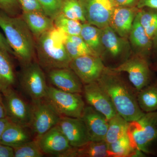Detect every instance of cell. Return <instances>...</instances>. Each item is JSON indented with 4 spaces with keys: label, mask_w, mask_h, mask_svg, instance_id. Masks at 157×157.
Instances as JSON below:
<instances>
[{
    "label": "cell",
    "mask_w": 157,
    "mask_h": 157,
    "mask_svg": "<svg viewBox=\"0 0 157 157\" xmlns=\"http://www.w3.org/2000/svg\"><path fill=\"white\" fill-rule=\"evenodd\" d=\"M121 73L105 67L97 82L109 96L118 114L130 122L138 119L145 113L138 105L137 90Z\"/></svg>",
    "instance_id": "cell-1"
},
{
    "label": "cell",
    "mask_w": 157,
    "mask_h": 157,
    "mask_svg": "<svg viewBox=\"0 0 157 157\" xmlns=\"http://www.w3.org/2000/svg\"><path fill=\"white\" fill-rule=\"evenodd\" d=\"M0 28L22 66L34 60L36 41L21 15L11 16L0 10Z\"/></svg>",
    "instance_id": "cell-2"
},
{
    "label": "cell",
    "mask_w": 157,
    "mask_h": 157,
    "mask_svg": "<svg viewBox=\"0 0 157 157\" xmlns=\"http://www.w3.org/2000/svg\"><path fill=\"white\" fill-rule=\"evenodd\" d=\"M67 36L54 26L36 39L37 62L44 71L70 67L72 59L65 46Z\"/></svg>",
    "instance_id": "cell-3"
},
{
    "label": "cell",
    "mask_w": 157,
    "mask_h": 157,
    "mask_svg": "<svg viewBox=\"0 0 157 157\" xmlns=\"http://www.w3.org/2000/svg\"><path fill=\"white\" fill-rule=\"evenodd\" d=\"M127 135L135 149L144 155L157 156V110L145 113L129 122Z\"/></svg>",
    "instance_id": "cell-4"
},
{
    "label": "cell",
    "mask_w": 157,
    "mask_h": 157,
    "mask_svg": "<svg viewBox=\"0 0 157 157\" xmlns=\"http://www.w3.org/2000/svg\"><path fill=\"white\" fill-rule=\"evenodd\" d=\"M101 32L104 49L101 59L107 67H117L133 54L128 39L119 36L109 25Z\"/></svg>",
    "instance_id": "cell-5"
},
{
    "label": "cell",
    "mask_w": 157,
    "mask_h": 157,
    "mask_svg": "<svg viewBox=\"0 0 157 157\" xmlns=\"http://www.w3.org/2000/svg\"><path fill=\"white\" fill-rule=\"evenodd\" d=\"M20 84L32 102L45 99L48 86L44 70L36 61L22 66L20 75Z\"/></svg>",
    "instance_id": "cell-6"
},
{
    "label": "cell",
    "mask_w": 157,
    "mask_h": 157,
    "mask_svg": "<svg viewBox=\"0 0 157 157\" xmlns=\"http://www.w3.org/2000/svg\"><path fill=\"white\" fill-rule=\"evenodd\" d=\"M61 117L81 118L86 105L81 94L48 86L45 98Z\"/></svg>",
    "instance_id": "cell-7"
},
{
    "label": "cell",
    "mask_w": 157,
    "mask_h": 157,
    "mask_svg": "<svg viewBox=\"0 0 157 157\" xmlns=\"http://www.w3.org/2000/svg\"><path fill=\"white\" fill-rule=\"evenodd\" d=\"M29 128L38 138L58 124L61 116L45 99L32 102Z\"/></svg>",
    "instance_id": "cell-8"
},
{
    "label": "cell",
    "mask_w": 157,
    "mask_h": 157,
    "mask_svg": "<svg viewBox=\"0 0 157 157\" xmlns=\"http://www.w3.org/2000/svg\"><path fill=\"white\" fill-rule=\"evenodd\" d=\"M110 69L116 72L126 73L130 82L137 91L152 81L149 59L139 55L132 54L126 61L117 67Z\"/></svg>",
    "instance_id": "cell-9"
},
{
    "label": "cell",
    "mask_w": 157,
    "mask_h": 157,
    "mask_svg": "<svg viewBox=\"0 0 157 157\" xmlns=\"http://www.w3.org/2000/svg\"><path fill=\"white\" fill-rule=\"evenodd\" d=\"M35 139L44 155L59 157H75L76 147L70 145L57 125Z\"/></svg>",
    "instance_id": "cell-10"
},
{
    "label": "cell",
    "mask_w": 157,
    "mask_h": 157,
    "mask_svg": "<svg viewBox=\"0 0 157 157\" xmlns=\"http://www.w3.org/2000/svg\"><path fill=\"white\" fill-rule=\"evenodd\" d=\"M105 67L101 57L91 55L72 59L70 65L83 85L98 81Z\"/></svg>",
    "instance_id": "cell-11"
},
{
    "label": "cell",
    "mask_w": 157,
    "mask_h": 157,
    "mask_svg": "<svg viewBox=\"0 0 157 157\" xmlns=\"http://www.w3.org/2000/svg\"><path fill=\"white\" fill-rule=\"evenodd\" d=\"M86 22L103 29L109 25L114 6L111 0H78Z\"/></svg>",
    "instance_id": "cell-12"
},
{
    "label": "cell",
    "mask_w": 157,
    "mask_h": 157,
    "mask_svg": "<svg viewBox=\"0 0 157 157\" xmlns=\"http://www.w3.org/2000/svg\"><path fill=\"white\" fill-rule=\"evenodd\" d=\"M2 93L7 117L13 122L29 128L31 115V104H28L12 87L4 90Z\"/></svg>",
    "instance_id": "cell-13"
},
{
    "label": "cell",
    "mask_w": 157,
    "mask_h": 157,
    "mask_svg": "<svg viewBox=\"0 0 157 157\" xmlns=\"http://www.w3.org/2000/svg\"><path fill=\"white\" fill-rule=\"evenodd\" d=\"M82 93L88 105L105 116L108 121L117 113L109 96L98 82L83 85Z\"/></svg>",
    "instance_id": "cell-14"
},
{
    "label": "cell",
    "mask_w": 157,
    "mask_h": 157,
    "mask_svg": "<svg viewBox=\"0 0 157 157\" xmlns=\"http://www.w3.org/2000/svg\"><path fill=\"white\" fill-rule=\"evenodd\" d=\"M57 125L73 147H80L91 140L87 128L81 118L61 117Z\"/></svg>",
    "instance_id": "cell-15"
},
{
    "label": "cell",
    "mask_w": 157,
    "mask_h": 157,
    "mask_svg": "<svg viewBox=\"0 0 157 157\" xmlns=\"http://www.w3.org/2000/svg\"><path fill=\"white\" fill-rule=\"evenodd\" d=\"M47 76L54 87L68 92L82 93L83 84L70 67L51 70L47 72Z\"/></svg>",
    "instance_id": "cell-16"
},
{
    "label": "cell",
    "mask_w": 157,
    "mask_h": 157,
    "mask_svg": "<svg viewBox=\"0 0 157 157\" xmlns=\"http://www.w3.org/2000/svg\"><path fill=\"white\" fill-rule=\"evenodd\" d=\"M81 119L84 122L91 140H104L108 127V120L105 116L90 105L86 106Z\"/></svg>",
    "instance_id": "cell-17"
},
{
    "label": "cell",
    "mask_w": 157,
    "mask_h": 157,
    "mask_svg": "<svg viewBox=\"0 0 157 157\" xmlns=\"http://www.w3.org/2000/svg\"><path fill=\"white\" fill-rule=\"evenodd\" d=\"M139 10L135 6L114 7L109 21V26L119 36L128 39Z\"/></svg>",
    "instance_id": "cell-18"
},
{
    "label": "cell",
    "mask_w": 157,
    "mask_h": 157,
    "mask_svg": "<svg viewBox=\"0 0 157 157\" xmlns=\"http://www.w3.org/2000/svg\"><path fill=\"white\" fill-rule=\"evenodd\" d=\"M128 39L133 54L149 59L152 52V41L140 24L138 13L134 20Z\"/></svg>",
    "instance_id": "cell-19"
},
{
    "label": "cell",
    "mask_w": 157,
    "mask_h": 157,
    "mask_svg": "<svg viewBox=\"0 0 157 157\" xmlns=\"http://www.w3.org/2000/svg\"><path fill=\"white\" fill-rule=\"evenodd\" d=\"M28 127L11 121L0 139V143L14 147L34 139Z\"/></svg>",
    "instance_id": "cell-20"
},
{
    "label": "cell",
    "mask_w": 157,
    "mask_h": 157,
    "mask_svg": "<svg viewBox=\"0 0 157 157\" xmlns=\"http://www.w3.org/2000/svg\"><path fill=\"white\" fill-rule=\"evenodd\" d=\"M21 16L36 39L54 27L53 20L44 12L22 11Z\"/></svg>",
    "instance_id": "cell-21"
},
{
    "label": "cell",
    "mask_w": 157,
    "mask_h": 157,
    "mask_svg": "<svg viewBox=\"0 0 157 157\" xmlns=\"http://www.w3.org/2000/svg\"><path fill=\"white\" fill-rule=\"evenodd\" d=\"M80 36L94 54L101 58L104 51L101 29L87 22L83 23Z\"/></svg>",
    "instance_id": "cell-22"
},
{
    "label": "cell",
    "mask_w": 157,
    "mask_h": 157,
    "mask_svg": "<svg viewBox=\"0 0 157 157\" xmlns=\"http://www.w3.org/2000/svg\"><path fill=\"white\" fill-rule=\"evenodd\" d=\"M137 101L144 113L157 110V79L152 80L146 86L137 92Z\"/></svg>",
    "instance_id": "cell-23"
},
{
    "label": "cell",
    "mask_w": 157,
    "mask_h": 157,
    "mask_svg": "<svg viewBox=\"0 0 157 157\" xmlns=\"http://www.w3.org/2000/svg\"><path fill=\"white\" fill-rule=\"evenodd\" d=\"M15 79L10 55L0 50V91L12 87Z\"/></svg>",
    "instance_id": "cell-24"
},
{
    "label": "cell",
    "mask_w": 157,
    "mask_h": 157,
    "mask_svg": "<svg viewBox=\"0 0 157 157\" xmlns=\"http://www.w3.org/2000/svg\"><path fill=\"white\" fill-rule=\"evenodd\" d=\"M129 122L117 113L108 121V127L105 137L107 144L115 142L127 135Z\"/></svg>",
    "instance_id": "cell-25"
},
{
    "label": "cell",
    "mask_w": 157,
    "mask_h": 157,
    "mask_svg": "<svg viewBox=\"0 0 157 157\" xmlns=\"http://www.w3.org/2000/svg\"><path fill=\"white\" fill-rule=\"evenodd\" d=\"M107 145L109 157H130L144 155L142 153L132 147L128 135Z\"/></svg>",
    "instance_id": "cell-26"
},
{
    "label": "cell",
    "mask_w": 157,
    "mask_h": 157,
    "mask_svg": "<svg viewBox=\"0 0 157 157\" xmlns=\"http://www.w3.org/2000/svg\"><path fill=\"white\" fill-rule=\"evenodd\" d=\"M75 157H109L108 145L105 140H90L83 146L76 147Z\"/></svg>",
    "instance_id": "cell-27"
},
{
    "label": "cell",
    "mask_w": 157,
    "mask_h": 157,
    "mask_svg": "<svg viewBox=\"0 0 157 157\" xmlns=\"http://www.w3.org/2000/svg\"><path fill=\"white\" fill-rule=\"evenodd\" d=\"M138 15L140 24L148 36L152 39L157 32V9L148 8L140 9Z\"/></svg>",
    "instance_id": "cell-28"
},
{
    "label": "cell",
    "mask_w": 157,
    "mask_h": 157,
    "mask_svg": "<svg viewBox=\"0 0 157 157\" xmlns=\"http://www.w3.org/2000/svg\"><path fill=\"white\" fill-rule=\"evenodd\" d=\"M54 26L68 36L80 35L82 23L70 19L61 13L53 20Z\"/></svg>",
    "instance_id": "cell-29"
},
{
    "label": "cell",
    "mask_w": 157,
    "mask_h": 157,
    "mask_svg": "<svg viewBox=\"0 0 157 157\" xmlns=\"http://www.w3.org/2000/svg\"><path fill=\"white\" fill-rule=\"evenodd\" d=\"M61 13L70 19L86 22L82 6L78 0H63Z\"/></svg>",
    "instance_id": "cell-30"
},
{
    "label": "cell",
    "mask_w": 157,
    "mask_h": 157,
    "mask_svg": "<svg viewBox=\"0 0 157 157\" xmlns=\"http://www.w3.org/2000/svg\"><path fill=\"white\" fill-rule=\"evenodd\" d=\"M13 148L14 157H42L44 155L35 139Z\"/></svg>",
    "instance_id": "cell-31"
},
{
    "label": "cell",
    "mask_w": 157,
    "mask_h": 157,
    "mask_svg": "<svg viewBox=\"0 0 157 157\" xmlns=\"http://www.w3.org/2000/svg\"><path fill=\"white\" fill-rule=\"evenodd\" d=\"M44 13L54 20L61 13L63 0H37Z\"/></svg>",
    "instance_id": "cell-32"
},
{
    "label": "cell",
    "mask_w": 157,
    "mask_h": 157,
    "mask_svg": "<svg viewBox=\"0 0 157 157\" xmlns=\"http://www.w3.org/2000/svg\"><path fill=\"white\" fill-rule=\"evenodd\" d=\"M0 10L11 16L21 15V8L17 0H0Z\"/></svg>",
    "instance_id": "cell-33"
},
{
    "label": "cell",
    "mask_w": 157,
    "mask_h": 157,
    "mask_svg": "<svg viewBox=\"0 0 157 157\" xmlns=\"http://www.w3.org/2000/svg\"><path fill=\"white\" fill-rule=\"evenodd\" d=\"M22 11L44 12L37 0H17Z\"/></svg>",
    "instance_id": "cell-34"
},
{
    "label": "cell",
    "mask_w": 157,
    "mask_h": 157,
    "mask_svg": "<svg viewBox=\"0 0 157 157\" xmlns=\"http://www.w3.org/2000/svg\"><path fill=\"white\" fill-rule=\"evenodd\" d=\"M65 46L67 52L72 59L86 55L71 40L68 39V36L67 40L65 42Z\"/></svg>",
    "instance_id": "cell-35"
},
{
    "label": "cell",
    "mask_w": 157,
    "mask_h": 157,
    "mask_svg": "<svg viewBox=\"0 0 157 157\" xmlns=\"http://www.w3.org/2000/svg\"><path fill=\"white\" fill-rule=\"evenodd\" d=\"M68 38L74 44H75L78 48L82 50L86 54L96 56L90 49L87 44L84 42V40L80 35L68 36Z\"/></svg>",
    "instance_id": "cell-36"
},
{
    "label": "cell",
    "mask_w": 157,
    "mask_h": 157,
    "mask_svg": "<svg viewBox=\"0 0 157 157\" xmlns=\"http://www.w3.org/2000/svg\"><path fill=\"white\" fill-rule=\"evenodd\" d=\"M136 5L139 9L148 8L157 10V0H138Z\"/></svg>",
    "instance_id": "cell-37"
},
{
    "label": "cell",
    "mask_w": 157,
    "mask_h": 157,
    "mask_svg": "<svg viewBox=\"0 0 157 157\" xmlns=\"http://www.w3.org/2000/svg\"><path fill=\"white\" fill-rule=\"evenodd\" d=\"M0 50L14 56V53L9 45L6 37L0 33Z\"/></svg>",
    "instance_id": "cell-38"
},
{
    "label": "cell",
    "mask_w": 157,
    "mask_h": 157,
    "mask_svg": "<svg viewBox=\"0 0 157 157\" xmlns=\"http://www.w3.org/2000/svg\"><path fill=\"white\" fill-rule=\"evenodd\" d=\"M114 7H134L138 0H111Z\"/></svg>",
    "instance_id": "cell-39"
},
{
    "label": "cell",
    "mask_w": 157,
    "mask_h": 157,
    "mask_svg": "<svg viewBox=\"0 0 157 157\" xmlns=\"http://www.w3.org/2000/svg\"><path fill=\"white\" fill-rule=\"evenodd\" d=\"M13 157L14 152L13 147L0 143V157Z\"/></svg>",
    "instance_id": "cell-40"
},
{
    "label": "cell",
    "mask_w": 157,
    "mask_h": 157,
    "mask_svg": "<svg viewBox=\"0 0 157 157\" xmlns=\"http://www.w3.org/2000/svg\"><path fill=\"white\" fill-rule=\"evenodd\" d=\"M11 122V120L7 117L0 119V139L6 128Z\"/></svg>",
    "instance_id": "cell-41"
},
{
    "label": "cell",
    "mask_w": 157,
    "mask_h": 157,
    "mask_svg": "<svg viewBox=\"0 0 157 157\" xmlns=\"http://www.w3.org/2000/svg\"><path fill=\"white\" fill-rule=\"evenodd\" d=\"M7 117V111L4 102V98L2 92L0 91V119Z\"/></svg>",
    "instance_id": "cell-42"
},
{
    "label": "cell",
    "mask_w": 157,
    "mask_h": 157,
    "mask_svg": "<svg viewBox=\"0 0 157 157\" xmlns=\"http://www.w3.org/2000/svg\"><path fill=\"white\" fill-rule=\"evenodd\" d=\"M152 52L157 55V32L152 39Z\"/></svg>",
    "instance_id": "cell-43"
},
{
    "label": "cell",
    "mask_w": 157,
    "mask_h": 157,
    "mask_svg": "<svg viewBox=\"0 0 157 157\" xmlns=\"http://www.w3.org/2000/svg\"><path fill=\"white\" fill-rule=\"evenodd\" d=\"M151 67L152 70H154V71H155L157 72V62H156V63H155L154 64L152 65L151 66Z\"/></svg>",
    "instance_id": "cell-44"
}]
</instances>
